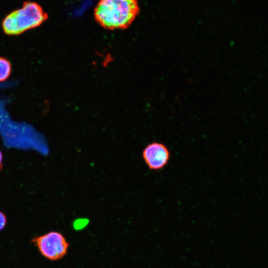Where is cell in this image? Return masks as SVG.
Here are the masks:
<instances>
[{
	"label": "cell",
	"mask_w": 268,
	"mask_h": 268,
	"mask_svg": "<svg viewBox=\"0 0 268 268\" xmlns=\"http://www.w3.org/2000/svg\"><path fill=\"white\" fill-rule=\"evenodd\" d=\"M139 11L137 0H99L94 15L97 23L106 29H126Z\"/></svg>",
	"instance_id": "cell-1"
},
{
	"label": "cell",
	"mask_w": 268,
	"mask_h": 268,
	"mask_svg": "<svg viewBox=\"0 0 268 268\" xmlns=\"http://www.w3.org/2000/svg\"><path fill=\"white\" fill-rule=\"evenodd\" d=\"M47 18V14L40 5L26 2L7 14L2 20L1 26L6 34L18 35L39 26Z\"/></svg>",
	"instance_id": "cell-2"
},
{
	"label": "cell",
	"mask_w": 268,
	"mask_h": 268,
	"mask_svg": "<svg viewBox=\"0 0 268 268\" xmlns=\"http://www.w3.org/2000/svg\"><path fill=\"white\" fill-rule=\"evenodd\" d=\"M32 241L42 255L52 261L63 258L66 255L69 246L64 236L56 231L35 237Z\"/></svg>",
	"instance_id": "cell-3"
},
{
	"label": "cell",
	"mask_w": 268,
	"mask_h": 268,
	"mask_svg": "<svg viewBox=\"0 0 268 268\" xmlns=\"http://www.w3.org/2000/svg\"><path fill=\"white\" fill-rule=\"evenodd\" d=\"M142 157L149 169L158 171L168 164L171 153L166 145L160 142L153 141L148 144L143 149Z\"/></svg>",
	"instance_id": "cell-4"
},
{
	"label": "cell",
	"mask_w": 268,
	"mask_h": 268,
	"mask_svg": "<svg viewBox=\"0 0 268 268\" xmlns=\"http://www.w3.org/2000/svg\"><path fill=\"white\" fill-rule=\"evenodd\" d=\"M12 71L11 64L5 58L0 57V82L6 80Z\"/></svg>",
	"instance_id": "cell-5"
},
{
	"label": "cell",
	"mask_w": 268,
	"mask_h": 268,
	"mask_svg": "<svg viewBox=\"0 0 268 268\" xmlns=\"http://www.w3.org/2000/svg\"><path fill=\"white\" fill-rule=\"evenodd\" d=\"M88 220L86 219H78L73 223V227L75 230H80L88 224Z\"/></svg>",
	"instance_id": "cell-6"
},
{
	"label": "cell",
	"mask_w": 268,
	"mask_h": 268,
	"mask_svg": "<svg viewBox=\"0 0 268 268\" xmlns=\"http://www.w3.org/2000/svg\"><path fill=\"white\" fill-rule=\"evenodd\" d=\"M7 223L6 216L5 214L0 211V231L2 230Z\"/></svg>",
	"instance_id": "cell-7"
},
{
	"label": "cell",
	"mask_w": 268,
	"mask_h": 268,
	"mask_svg": "<svg viewBox=\"0 0 268 268\" xmlns=\"http://www.w3.org/2000/svg\"><path fill=\"white\" fill-rule=\"evenodd\" d=\"M3 168V155L0 149V172Z\"/></svg>",
	"instance_id": "cell-8"
}]
</instances>
